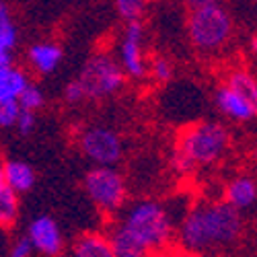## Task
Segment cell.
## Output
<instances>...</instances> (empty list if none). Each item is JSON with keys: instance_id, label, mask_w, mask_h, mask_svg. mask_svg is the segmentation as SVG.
Segmentation results:
<instances>
[{"instance_id": "6da1fadb", "label": "cell", "mask_w": 257, "mask_h": 257, "mask_svg": "<svg viewBox=\"0 0 257 257\" xmlns=\"http://www.w3.org/2000/svg\"><path fill=\"white\" fill-rule=\"evenodd\" d=\"M109 226V241L115 257H144L165 251L175 239L173 216L157 200H136L123 206Z\"/></svg>"}, {"instance_id": "7a4b0ae2", "label": "cell", "mask_w": 257, "mask_h": 257, "mask_svg": "<svg viewBox=\"0 0 257 257\" xmlns=\"http://www.w3.org/2000/svg\"><path fill=\"white\" fill-rule=\"evenodd\" d=\"M241 234V212L224 200L196 204L175 228V239L185 253H218L237 245Z\"/></svg>"}, {"instance_id": "3957f363", "label": "cell", "mask_w": 257, "mask_h": 257, "mask_svg": "<svg viewBox=\"0 0 257 257\" xmlns=\"http://www.w3.org/2000/svg\"><path fill=\"white\" fill-rule=\"evenodd\" d=\"M230 148V132L220 121H196L179 134L171 167L179 175H189L198 169L220 163Z\"/></svg>"}, {"instance_id": "277c9868", "label": "cell", "mask_w": 257, "mask_h": 257, "mask_svg": "<svg viewBox=\"0 0 257 257\" xmlns=\"http://www.w3.org/2000/svg\"><path fill=\"white\" fill-rule=\"evenodd\" d=\"M185 29L194 50L204 56H212L220 54L230 44L234 35V21L226 7L220 3H212L189 11Z\"/></svg>"}, {"instance_id": "5b68a950", "label": "cell", "mask_w": 257, "mask_h": 257, "mask_svg": "<svg viewBox=\"0 0 257 257\" xmlns=\"http://www.w3.org/2000/svg\"><path fill=\"white\" fill-rule=\"evenodd\" d=\"M76 78L82 84L87 101H105L109 97H115L125 87L127 80L117 58L107 50L93 52L82 64Z\"/></svg>"}, {"instance_id": "8992f818", "label": "cell", "mask_w": 257, "mask_h": 257, "mask_svg": "<svg viewBox=\"0 0 257 257\" xmlns=\"http://www.w3.org/2000/svg\"><path fill=\"white\" fill-rule=\"evenodd\" d=\"M82 189L89 202L103 214L115 216L127 202V183L125 177L115 167L95 165L82 177Z\"/></svg>"}, {"instance_id": "52a82bcc", "label": "cell", "mask_w": 257, "mask_h": 257, "mask_svg": "<svg viewBox=\"0 0 257 257\" xmlns=\"http://www.w3.org/2000/svg\"><path fill=\"white\" fill-rule=\"evenodd\" d=\"M76 148L93 165L115 167L123 159V140L105 123H84L76 132Z\"/></svg>"}, {"instance_id": "ba28073f", "label": "cell", "mask_w": 257, "mask_h": 257, "mask_svg": "<svg viewBox=\"0 0 257 257\" xmlns=\"http://www.w3.org/2000/svg\"><path fill=\"white\" fill-rule=\"evenodd\" d=\"M117 62L127 78L144 80L148 76V56H146V29L142 21L125 23L117 46Z\"/></svg>"}, {"instance_id": "9c48e42d", "label": "cell", "mask_w": 257, "mask_h": 257, "mask_svg": "<svg viewBox=\"0 0 257 257\" xmlns=\"http://www.w3.org/2000/svg\"><path fill=\"white\" fill-rule=\"evenodd\" d=\"M25 234L29 237L35 253H39V255L56 257V255H62L64 247H66L64 232H62L60 224L52 216H37V218H33L29 222Z\"/></svg>"}, {"instance_id": "30bf717a", "label": "cell", "mask_w": 257, "mask_h": 257, "mask_svg": "<svg viewBox=\"0 0 257 257\" xmlns=\"http://www.w3.org/2000/svg\"><path fill=\"white\" fill-rule=\"evenodd\" d=\"M212 103L214 107L230 121H237V123H245L257 117L255 107L251 105V101L239 93L234 87H230L228 82L218 84L216 89L212 93Z\"/></svg>"}, {"instance_id": "8fae6325", "label": "cell", "mask_w": 257, "mask_h": 257, "mask_svg": "<svg viewBox=\"0 0 257 257\" xmlns=\"http://www.w3.org/2000/svg\"><path fill=\"white\" fill-rule=\"evenodd\" d=\"M64 58V50L58 41L52 39H41L35 41L27 48V64L29 68L41 76H48L52 72H56L62 64Z\"/></svg>"}, {"instance_id": "7c38bea8", "label": "cell", "mask_w": 257, "mask_h": 257, "mask_svg": "<svg viewBox=\"0 0 257 257\" xmlns=\"http://www.w3.org/2000/svg\"><path fill=\"white\" fill-rule=\"evenodd\" d=\"M224 202L239 212L257 204V179L251 175H237L224 185Z\"/></svg>"}, {"instance_id": "4fadbf2b", "label": "cell", "mask_w": 257, "mask_h": 257, "mask_svg": "<svg viewBox=\"0 0 257 257\" xmlns=\"http://www.w3.org/2000/svg\"><path fill=\"white\" fill-rule=\"evenodd\" d=\"M72 255L76 257H113V247L107 232L84 230L72 241Z\"/></svg>"}, {"instance_id": "5bb4252c", "label": "cell", "mask_w": 257, "mask_h": 257, "mask_svg": "<svg viewBox=\"0 0 257 257\" xmlns=\"http://www.w3.org/2000/svg\"><path fill=\"white\" fill-rule=\"evenodd\" d=\"M3 173H5V181L9 187H13L19 196L27 194V191L35 185L37 175L29 163L21 161V159H7L3 161Z\"/></svg>"}, {"instance_id": "9a60e30c", "label": "cell", "mask_w": 257, "mask_h": 257, "mask_svg": "<svg viewBox=\"0 0 257 257\" xmlns=\"http://www.w3.org/2000/svg\"><path fill=\"white\" fill-rule=\"evenodd\" d=\"M29 82L31 78L25 68H19L15 64L0 66V101H17Z\"/></svg>"}, {"instance_id": "2e32d148", "label": "cell", "mask_w": 257, "mask_h": 257, "mask_svg": "<svg viewBox=\"0 0 257 257\" xmlns=\"http://www.w3.org/2000/svg\"><path fill=\"white\" fill-rule=\"evenodd\" d=\"M21 214V204H19V194L5 185L0 189V230H9L17 224Z\"/></svg>"}, {"instance_id": "e0dca14e", "label": "cell", "mask_w": 257, "mask_h": 257, "mask_svg": "<svg viewBox=\"0 0 257 257\" xmlns=\"http://www.w3.org/2000/svg\"><path fill=\"white\" fill-rule=\"evenodd\" d=\"M224 82H228L230 87H234L239 93H243L251 101V105L255 107V111H257V78L249 70H243V68L230 70L226 74Z\"/></svg>"}, {"instance_id": "ac0fdd59", "label": "cell", "mask_w": 257, "mask_h": 257, "mask_svg": "<svg viewBox=\"0 0 257 257\" xmlns=\"http://www.w3.org/2000/svg\"><path fill=\"white\" fill-rule=\"evenodd\" d=\"M115 15L123 21V23H130V21H142L151 0H111Z\"/></svg>"}, {"instance_id": "d6986e66", "label": "cell", "mask_w": 257, "mask_h": 257, "mask_svg": "<svg viewBox=\"0 0 257 257\" xmlns=\"http://www.w3.org/2000/svg\"><path fill=\"white\" fill-rule=\"evenodd\" d=\"M0 39H3V46L7 50L15 52L17 41H19V31L13 19V11L7 3H0Z\"/></svg>"}, {"instance_id": "ffe728a7", "label": "cell", "mask_w": 257, "mask_h": 257, "mask_svg": "<svg viewBox=\"0 0 257 257\" xmlns=\"http://www.w3.org/2000/svg\"><path fill=\"white\" fill-rule=\"evenodd\" d=\"M148 76L157 80L159 84H167L175 76V64L171 62V58L159 54L148 60Z\"/></svg>"}, {"instance_id": "44dd1931", "label": "cell", "mask_w": 257, "mask_h": 257, "mask_svg": "<svg viewBox=\"0 0 257 257\" xmlns=\"http://www.w3.org/2000/svg\"><path fill=\"white\" fill-rule=\"evenodd\" d=\"M19 105H21V109H25V111H39V109H44V105H46V93L44 89L39 87V84L35 82H29L27 87L23 89V93L19 95Z\"/></svg>"}, {"instance_id": "7402d4cb", "label": "cell", "mask_w": 257, "mask_h": 257, "mask_svg": "<svg viewBox=\"0 0 257 257\" xmlns=\"http://www.w3.org/2000/svg\"><path fill=\"white\" fill-rule=\"evenodd\" d=\"M19 113H21L19 101H0V130L15 127Z\"/></svg>"}, {"instance_id": "603a6c76", "label": "cell", "mask_w": 257, "mask_h": 257, "mask_svg": "<svg viewBox=\"0 0 257 257\" xmlns=\"http://www.w3.org/2000/svg\"><path fill=\"white\" fill-rule=\"evenodd\" d=\"M15 127H17V132H19L21 136H31V134L35 132V127H37V113H35V111L21 109Z\"/></svg>"}, {"instance_id": "cb8c5ba5", "label": "cell", "mask_w": 257, "mask_h": 257, "mask_svg": "<svg viewBox=\"0 0 257 257\" xmlns=\"http://www.w3.org/2000/svg\"><path fill=\"white\" fill-rule=\"evenodd\" d=\"M64 101H66L68 105H80L87 101V95H84V89H82V84L78 82V78L70 80L66 87H64V93H62Z\"/></svg>"}, {"instance_id": "d4e9b609", "label": "cell", "mask_w": 257, "mask_h": 257, "mask_svg": "<svg viewBox=\"0 0 257 257\" xmlns=\"http://www.w3.org/2000/svg\"><path fill=\"white\" fill-rule=\"evenodd\" d=\"M33 253H35V249H33L27 234H21V237H17L9 245V255L11 257H31Z\"/></svg>"}, {"instance_id": "484cf974", "label": "cell", "mask_w": 257, "mask_h": 257, "mask_svg": "<svg viewBox=\"0 0 257 257\" xmlns=\"http://www.w3.org/2000/svg\"><path fill=\"white\" fill-rule=\"evenodd\" d=\"M185 5V9L194 11V9H200V7H206V5H212V3H220V0H181Z\"/></svg>"}, {"instance_id": "4316f807", "label": "cell", "mask_w": 257, "mask_h": 257, "mask_svg": "<svg viewBox=\"0 0 257 257\" xmlns=\"http://www.w3.org/2000/svg\"><path fill=\"white\" fill-rule=\"evenodd\" d=\"M249 48H251V52H255V54H257V35H255V37H251Z\"/></svg>"}, {"instance_id": "83f0119b", "label": "cell", "mask_w": 257, "mask_h": 257, "mask_svg": "<svg viewBox=\"0 0 257 257\" xmlns=\"http://www.w3.org/2000/svg\"><path fill=\"white\" fill-rule=\"evenodd\" d=\"M5 185H7V181H5V173H3V161H0V189Z\"/></svg>"}, {"instance_id": "f1b7e54d", "label": "cell", "mask_w": 257, "mask_h": 257, "mask_svg": "<svg viewBox=\"0 0 257 257\" xmlns=\"http://www.w3.org/2000/svg\"><path fill=\"white\" fill-rule=\"evenodd\" d=\"M0 50H7V48H5V46H3V39H0Z\"/></svg>"}]
</instances>
